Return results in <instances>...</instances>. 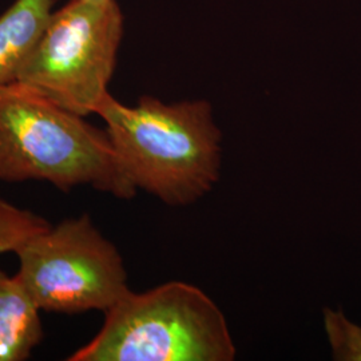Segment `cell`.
Returning a JSON list of instances; mask_svg holds the SVG:
<instances>
[{"instance_id": "obj_1", "label": "cell", "mask_w": 361, "mask_h": 361, "mask_svg": "<svg viewBox=\"0 0 361 361\" xmlns=\"http://www.w3.org/2000/svg\"><path fill=\"white\" fill-rule=\"evenodd\" d=\"M97 116L135 190L169 207H188L219 182L222 134L205 99L165 104L145 95L126 106L110 94Z\"/></svg>"}, {"instance_id": "obj_2", "label": "cell", "mask_w": 361, "mask_h": 361, "mask_svg": "<svg viewBox=\"0 0 361 361\" xmlns=\"http://www.w3.org/2000/svg\"><path fill=\"white\" fill-rule=\"evenodd\" d=\"M15 82L0 89V180H47L131 198L106 130Z\"/></svg>"}, {"instance_id": "obj_3", "label": "cell", "mask_w": 361, "mask_h": 361, "mask_svg": "<svg viewBox=\"0 0 361 361\" xmlns=\"http://www.w3.org/2000/svg\"><path fill=\"white\" fill-rule=\"evenodd\" d=\"M237 349L219 305L195 285L126 292L68 361H232Z\"/></svg>"}, {"instance_id": "obj_4", "label": "cell", "mask_w": 361, "mask_h": 361, "mask_svg": "<svg viewBox=\"0 0 361 361\" xmlns=\"http://www.w3.org/2000/svg\"><path fill=\"white\" fill-rule=\"evenodd\" d=\"M122 37L116 0H70L52 11L18 82L75 114H97L110 95Z\"/></svg>"}, {"instance_id": "obj_5", "label": "cell", "mask_w": 361, "mask_h": 361, "mask_svg": "<svg viewBox=\"0 0 361 361\" xmlns=\"http://www.w3.org/2000/svg\"><path fill=\"white\" fill-rule=\"evenodd\" d=\"M13 253L16 276L40 310L106 312L130 290L122 256L87 214L50 225Z\"/></svg>"}, {"instance_id": "obj_6", "label": "cell", "mask_w": 361, "mask_h": 361, "mask_svg": "<svg viewBox=\"0 0 361 361\" xmlns=\"http://www.w3.org/2000/svg\"><path fill=\"white\" fill-rule=\"evenodd\" d=\"M43 340L40 308L20 279L0 269V361H25Z\"/></svg>"}, {"instance_id": "obj_7", "label": "cell", "mask_w": 361, "mask_h": 361, "mask_svg": "<svg viewBox=\"0 0 361 361\" xmlns=\"http://www.w3.org/2000/svg\"><path fill=\"white\" fill-rule=\"evenodd\" d=\"M55 0H15L0 15V89L19 74L54 11Z\"/></svg>"}, {"instance_id": "obj_8", "label": "cell", "mask_w": 361, "mask_h": 361, "mask_svg": "<svg viewBox=\"0 0 361 361\" xmlns=\"http://www.w3.org/2000/svg\"><path fill=\"white\" fill-rule=\"evenodd\" d=\"M49 226L43 217L0 198V253L15 252L30 237Z\"/></svg>"}, {"instance_id": "obj_9", "label": "cell", "mask_w": 361, "mask_h": 361, "mask_svg": "<svg viewBox=\"0 0 361 361\" xmlns=\"http://www.w3.org/2000/svg\"><path fill=\"white\" fill-rule=\"evenodd\" d=\"M324 328L334 359L361 361V326L352 323L341 310H324Z\"/></svg>"}, {"instance_id": "obj_10", "label": "cell", "mask_w": 361, "mask_h": 361, "mask_svg": "<svg viewBox=\"0 0 361 361\" xmlns=\"http://www.w3.org/2000/svg\"><path fill=\"white\" fill-rule=\"evenodd\" d=\"M83 1H91V3H106L110 0H83Z\"/></svg>"}]
</instances>
